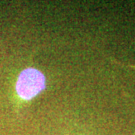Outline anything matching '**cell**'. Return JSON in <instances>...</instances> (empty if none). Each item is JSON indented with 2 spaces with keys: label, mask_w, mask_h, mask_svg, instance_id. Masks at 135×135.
<instances>
[{
  "label": "cell",
  "mask_w": 135,
  "mask_h": 135,
  "mask_svg": "<svg viewBox=\"0 0 135 135\" xmlns=\"http://www.w3.org/2000/svg\"><path fill=\"white\" fill-rule=\"evenodd\" d=\"M46 85L44 74L38 69L26 68L21 71L15 84V90L23 100H31L43 91Z\"/></svg>",
  "instance_id": "obj_1"
}]
</instances>
